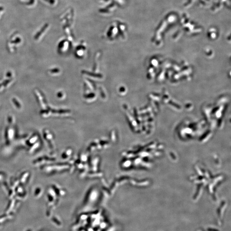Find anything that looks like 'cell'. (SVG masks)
I'll return each instance as SVG.
<instances>
[{
	"mask_svg": "<svg viewBox=\"0 0 231 231\" xmlns=\"http://www.w3.org/2000/svg\"><path fill=\"white\" fill-rule=\"evenodd\" d=\"M4 8L3 7H0V12L2 11H3L4 10Z\"/></svg>",
	"mask_w": 231,
	"mask_h": 231,
	"instance_id": "cell-4",
	"label": "cell"
},
{
	"mask_svg": "<svg viewBox=\"0 0 231 231\" xmlns=\"http://www.w3.org/2000/svg\"><path fill=\"white\" fill-rule=\"evenodd\" d=\"M48 26H49L48 24H45L43 27H42V28L41 29L40 31H39L38 33H36V35H35V39H37L39 37V36H40L41 35L42 33L43 32L45 31V30L48 28Z\"/></svg>",
	"mask_w": 231,
	"mask_h": 231,
	"instance_id": "cell-1",
	"label": "cell"
},
{
	"mask_svg": "<svg viewBox=\"0 0 231 231\" xmlns=\"http://www.w3.org/2000/svg\"><path fill=\"white\" fill-rule=\"evenodd\" d=\"M49 2L51 4H54V0H49Z\"/></svg>",
	"mask_w": 231,
	"mask_h": 231,
	"instance_id": "cell-3",
	"label": "cell"
},
{
	"mask_svg": "<svg viewBox=\"0 0 231 231\" xmlns=\"http://www.w3.org/2000/svg\"><path fill=\"white\" fill-rule=\"evenodd\" d=\"M34 2H35V0H30L28 2L26 3V5H29V6L33 5L34 4Z\"/></svg>",
	"mask_w": 231,
	"mask_h": 231,
	"instance_id": "cell-2",
	"label": "cell"
},
{
	"mask_svg": "<svg viewBox=\"0 0 231 231\" xmlns=\"http://www.w3.org/2000/svg\"><path fill=\"white\" fill-rule=\"evenodd\" d=\"M45 1H46V2H49V0H45Z\"/></svg>",
	"mask_w": 231,
	"mask_h": 231,
	"instance_id": "cell-5",
	"label": "cell"
}]
</instances>
